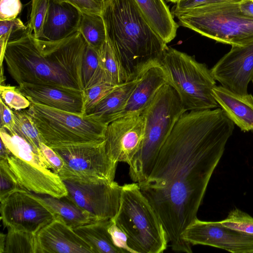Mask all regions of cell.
I'll return each mask as SVG.
<instances>
[{
	"instance_id": "6da1fadb",
	"label": "cell",
	"mask_w": 253,
	"mask_h": 253,
	"mask_svg": "<svg viewBox=\"0 0 253 253\" xmlns=\"http://www.w3.org/2000/svg\"><path fill=\"white\" fill-rule=\"evenodd\" d=\"M234 126L220 107L185 112L160 149L149 175L138 183L174 251L192 252L182 235L197 218L210 178Z\"/></svg>"
},
{
	"instance_id": "7a4b0ae2",
	"label": "cell",
	"mask_w": 253,
	"mask_h": 253,
	"mask_svg": "<svg viewBox=\"0 0 253 253\" xmlns=\"http://www.w3.org/2000/svg\"><path fill=\"white\" fill-rule=\"evenodd\" d=\"M86 42L78 32L58 41L36 38L27 29L9 40L4 56L18 85H49L83 91L82 64Z\"/></svg>"
},
{
	"instance_id": "3957f363",
	"label": "cell",
	"mask_w": 253,
	"mask_h": 253,
	"mask_svg": "<svg viewBox=\"0 0 253 253\" xmlns=\"http://www.w3.org/2000/svg\"><path fill=\"white\" fill-rule=\"evenodd\" d=\"M101 16L107 39L129 78H134L167 47L154 31L134 0H106Z\"/></svg>"
},
{
	"instance_id": "277c9868",
	"label": "cell",
	"mask_w": 253,
	"mask_h": 253,
	"mask_svg": "<svg viewBox=\"0 0 253 253\" xmlns=\"http://www.w3.org/2000/svg\"><path fill=\"white\" fill-rule=\"evenodd\" d=\"M185 109L175 89L166 84L158 91L142 113L144 138L139 150L129 165L131 180L139 183L149 175L159 153Z\"/></svg>"
},
{
	"instance_id": "5b68a950",
	"label": "cell",
	"mask_w": 253,
	"mask_h": 253,
	"mask_svg": "<svg viewBox=\"0 0 253 253\" xmlns=\"http://www.w3.org/2000/svg\"><path fill=\"white\" fill-rule=\"evenodd\" d=\"M112 219L126 235L133 253H161L167 249L166 231L138 183L122 186L119 210Z\"/></svg>"
},
{
	"instance_id": "8992f818",
	"label": "cell",
	"mask_w": 253,
	"mask_h": 253,
	"mask_svg": "<svg viewBox=\"0 0 253 253\" xmlns=\"http://www.w3.org/2000/svg\"><path fill=\"white\" fill-rule=\"evenodd\" d=\"M239 1L201 4L172 15L180 25L203 36L231 46H242L253 42V17L242 13Z\"/></svg>"
},
{
	"instance_id": "52a82bcc",
	"label": "cell",
	"mask_w": 253,
	"mask_h": 253,
	"mask_svg": "<svg viewBox=\"0 0 253 253\" xmlns=\"http://www.w3.org/2000/svg\"><path fill=\"white\" fill-rule=\"evenodd\" d=\"M159 61L166 72L168 84L176 91L187 111L219 107L212 93L216 81L206 64L169 46Z\"/></svg>"
},
{
	"instance_id": "ba28073f",
	"label": "cell",
	"mask_w": 253,
	"mask_h": 253,
	"mask_svg": "<svg viewBox=\"0 0 253 253\" xmlns=\"http://www.w3.org/2000/svg\"><path fill=\"white\" fill-rule=\"evenodd\" d=\"M26 110L44 143L51 148L105 140L107 126L84 116L34 102Z\"/></svg>"
},
{
	"instance_id": "9c48e42d",
	"label": "cell",
	"mask_w": 253,
	"mask_h": 253,
	"mask_svg": "<svg viewBox=\"0 0 253 253\" xmlns=\"http://www.w3.org/2000/svg\"><path fill=\"white\" fill-rule=\"evenodd\" d=\"M68 195L99 220L113 219L119 210L122 186L114 181L76 177L62 179Z\"/></svg>"
},
{
	"instance_id": "30bf717a",
	"label": "cell",
	"mask_w": 253,
	"mask_h": 253,
	"mask_svg": "<svg viewBox=\"0 0 253 253\" xmlns=\"http://www.w3.org/2000/svg\"><path fill=\"white\" fill-rule=\"evenodd\" d=\"M53 148L64 160L65 168L59 175L62 178L76 177L114 181L118 163L107 155L105 140Z\"/></svg>"
},
{
	"instance_id": "8fae6325",
	"label": "cell",
	"mask_w": 253,
	"mask_h": 253,
	"mask_svg": "<svg viewBox=\"0 0 253 253\" xmlns=\"http://www.w3.org/2000/svg\"><path fill=\"white\" fill-rule=\"evenodd\" d=\"M0 211L5 227L35 235L55 217L37 194L24 189L15 191L0 201Z\"/></svg>"
},
{
	"instance_id": "7c38bea8",
	"label": "cell",
	"mask_w": 253,
	"mask_h": 253,
	"mask_svg": "<svg viewBox=\"0 0 253 253\" xmlns=\"http://www.w3.org/2000/svg\"><path fill=\"white\" fill-rule=\"evenodd\" d=\"M182 238L191 245L211 246L233 253H253V236L225 227L220 221L197 218L186 228Z\"/></svg>"
},
{
	"instance_id": "4fadbf2b",
	"label": "cell",
	"mask_w": 253,
	"mask_h": 253,
	"mask_svg": "<svg viewBox=\"0 0 253 253\" xmlns=\"http://www.w3.org/2000/svg\"><path fill=\"white\" fill-rule=\"evenodd\" d=\"M145 129L143 114L127 115L109 124L105 134V148L115 162L128 165L140 149Z\"/></svg>"
},
{
	"instance_id": "5bb4252c",
	"label": "cell",
	"mask_w": 253,
	"mask_h": 253,
	"mask_svg": "<svg viewBox=\"0 0 253 253\" xmlns=\"http://www.w3.org/2000/svg\"><path fill=\"white\" fill-rule=\"evenodd\" d=\"M211 70L223 87L236 93H248V85L253 80V42L232 46Z\"/></svg>"
},
{
	"instance_id": "9a60e30c",
	"label": "cell",
	"mask_w": 253,
	"mask_h": 253,
	"mask_svg": "<svg viewBox=\"0 0 253 253\" xmlns=\"http://www.w3.org/2000/svg\"><path fill=\"white\" fill-rule=\"evenodd\" d=\"M6 160L23 189L34 193L57 198L68 195V190L62 179L51 169L24 161L11 153Z\"/></svg>"
},
{
	"instance_id": "2e32d148",
	"label": "cell",
	"mask_w": 253,
	"mask_h": 253,
	"mask_svg": "<svg viewBox=\"0 0 253 253\" xmlns=\"http://www.w3.org/2000/svg\"><path fill=\"white\" fill-rule=\"evenodd\" d=\"M35 253H94L91 246L59 217L35 235Z\"/></svg>"
},
{
	"instance_id": "e0dca14e",
	"label": "cell",
	"mask_w": 253,
	"mask_h": 253,
	"mask_svg": "<svg viewBox=\"0 0 253 253\" xmlns=\"http://www.w3.org/2000/svg\"><path fill=\"white\" fill-rule=\"evenodd\" d=\"M18 88L31 102L84 116L83 91L27 83Z\"/></svg>"
},
{
	"instance_id": "ac0fdd59",
	"label": "cell",
	"mask_w": 253,
	"mask_h": 253,
	"mask_svg": "<svg viewBox=\"0 0 253 253\" xmlns=\"http://www.w3.org/2000/svg\"><path fill=\"white\" fill-rule=\"evenodd\" d=\"M136 78L135 86L122 117L142 114L160 89L168 84L166 72L159 60L148 64L137 74Z\"/></svg>"
},
{
	"instance_id": "d6986e66",
	"label": "cell",
	"mask_w": 253,
	"mask_h": 253,
	"mask_svg": "<svg viewBox=\"0 0 253 253\" xmlns=\"http://www.w3.org/2000/svg\"><path fill=\"white\" fill-rule=\"evenodd\" d=\"M82 12L67 2L49 0L47 16L39 39L58 41L78 32Z\"/></svg>"
},
{
	"instance_id": "ffe728a7",
	"label": "cell",
	"mask_w": 253,
	"mask_h": 253,
	"mask_svg": "<svg viewBox=\"0 0 253 253\" xmlns=\"http://www.w3.org/2000/svg\"><path fill=\"white\" fill-rule=\"evenodd\" d=\"M213 97L229 118L242 131L253 133V95L233 92L221 85L212 89Z\"/></svg>"
},
{
	"instance_id": "44dd1931",
	"label": "cell",
	"mask_w": 253,
	"mask_h": 253,
	"mask_svg": "<svg viewBox=\"0 0 253 253\" xmlns=\"http://www.w3.org/2000/svg\"><path fill=\"white\" fill-rule=\"evenodd\" d=\"M136 81V76L117 86L84 116L107 126L122 117Z\"/></svg>"
},
{
	"instance_id": "7402d4cb",
	"label": "cell",
	"mask_w": 253,
	"mask_h": 253,
	"mask_svg": "<svg viewBox=\"0 0 253 253\" xmlns=\"http://www.w3.org/2000/svg\"><path fill=\"white\" fill-rule=\"evenodd\" d=\"M134 0L152 29L166 43L175 38L178 25L164 0Z\"/></svg>"
},
{
	"instance_id": "603a6c76",
	"label": "cell",
	"mask_w": 253,
	"mask_h": 253,
	"mask_svg": "<svg viewBox=\"0 0 253 253\" xmlns=\"http://www.w3.org/2000/svg\"><path fill=\"white\" fill-rule=\"evenodd\" d=\"M50 208L55 216L74 229L80 226L101 220L79 207L68 195L60 198L46 194H38Z\"/></svg>"
},
{
	"instance_id": "cb8c5ba5",
	"label": "cell",
	"mask_w": 253,
	"mask_h": 253,
	"mask_svg": "<svg viewBox=\"0 0 253 253\" xmlns=\"http://www.w3.org/2000/svg\"><path fill=\"white\" fill-rule=\"evenodd\" d=\"M111 219L101 220L73 229L92 248L94 253H122L108 231Z\"/></svg>"
},
{
	"instance_id": "d4e9b609",
	"label": "cell",
	"mask_w": 253,
	"mask_h": 253,
	"mask_svg": "<svg viewBox=\"0 0 253 253\" xmlns=\"http://www.w3.org/2000/svg\"><path fill=\"white\" fill-rule=\"evenodd\" d=\"M0 140L15 156L38 167L49 169L41 152L16 133L0 127Z\"/></svg>"
},
{
	"instance_id": "484cf974",
	"label": "cell",
	"mask_w": 253,
	"mask_h": 253,
	"mask_svg": "<svg viewBox=\"0 0 253 253\" xmlns=\"http://www.w3.org/2000/svg\"><path fill=\"white\" fill-rule=\"evenodd\" d=\"M98 52L105 82L119 85L130 80L107 39Z\"/></svg>"
},
{
	"instance_id": "4316f807",
	"label": "cell",
	"mask_w": 253,
	"mask_h": 253,
	"mask_svg": "<svg viewBox=\"0 0 253 253\" xmlns=\"http://www.w3.org/2000/svg\"><path fill=\"white\" fill-rule=\"evenodd\" d=\"M78 32L87 44L97 50L107 40L105 26L101 14L82 12Z\"/></svg>"
},
{
	"instance_id": "83f0119b",
	"label": "cell",
	"mask_w": 253,
	"mask_h": 253,
	"mask_svg": "<svg viewBox=\"0 0 253 253\" xmlns=\"http://www.w3.org/2000/svg\"><path fill=\"white\" fill-rule=\"evenodd\" d=\"M81 74L84 90L99 83L105 82L98 50L89 46L87 43L82 60Z\"/></svg>"
},
{
	"instance_id": "f1b7e54d",
	"label": "cell",
	"mask_w": 253,
	"mask_h": 253,
	"mask_svg": "<svg viewBox=\"0 0 253 253\" xmlns=\"http://www.w3.org/2000/svg\"><path fill=\"white\" fill-rule=\"evenodd\" d=\"M12 111L15 119L13 132L22 137L40 152V144L42 142L44 143V141L26 109Z\"/></svg>"
},
{
	"instance_id": "f546056e",
	"label": "cell",
	"mask_w": 253,
	"mask_h": 253,
	"mask_svg": "<svg viewBox=\"0 0 253 253\" xmlns=\"http://www.w3.org/2000/svg\"><path fill=\"white\" fill-rule=\"evenodd\" d=\"M35 234L8 228L3 253H35Z\"/></svg>"
},
{
	"instance_id": "4dcf8cb0",
	"label": "cell",
	"mask_w": 253,
	"mask_h": 253,
	"mask_svg": "<svg viewBox=\"0 0 253 253\" xmlns=\"http://www.w3.org/2000/svg\"><path fill=\"white\" fill-rule=\"evenodd\" d=\"M49 0H32L27 29L39 39L47 14Z\"/></svg>"
},
{
	"instance_id": "1f68e13d",
	"label": "cell",
	"mask_w": 253,
	"mask_h": 253,
	"mask_svg": "<svg viewBox=\"0 0 253 253\" xmlns=\"http://www.w3.org/2000/svg\"><path fill=\"white\" fill-rule=\"evenodd\" d=\"M220 222L225 227L253 236V217L239 209L231 211L227 217Z\"/></svg>"
},
{
	"instance_id": "d6a6232c",
	"label": "cell",
	"mask_w": 253,
	"mask_h": 253,
	"mask_svg": "<svg viewBox=\"0 0 253 253\" xmlns=\"http://www.w3.org/2000/svg\"><path fill=\"white\" fill-rule=\"evenodd\" d=\"M118 85L103 82L84 89V116Z\"/></svg>"
},
{
	"instance_id": "836d02e7",
	"label": "cell",
	"mask_w": 253,
	"mask_h": 253,
	"mask_svg": "<svg viewBox=\"0 0 253 253\" xmlns=\"http://www.w3.org/2000/svg\"><path fill=\"white\" fill-rule=\"evenodd\" d=\"M0 98L12 110H25L30 105V101L20 91L18 87L0 84Z\"/></svg>"
},
{
	"instance_id": "e575fe53",
	"label": "cell",
	"mask_w": 253,
	"mask_h": 253,
	"mask_svg": "<svg viewBox=\"0 0 253 253\" xmlns=\"http://www.w3.org/2000/svg\"><path fill=\"white\" fill-rule=\"evenodd\" d=\"M0 201L12 193L23 189L11 171L6 159H0Z\"/></svg>"
},
{
	"instance_id": "d590c367",
	"label": "cell",
	"mask_w": 253,
	"mask_h": 253,
	"mask_svg": "<svg viewBox=\"0 0 253 253\" xmlns=\"http://www.w3.org/2000/svg\"><path fill=\"white\" fill-rule=\"evenodd\" d=\"M40 151L49 169L59 175L66 166L63 158L53 148L43 142L40 144Z\"/></svg>"
},
{
	"instance_id": "8d00e7d4",
	"label": "cell",
	"mask_w": 253,
	"mask_h": 253,
	"mask_svg": "<svg viewBox=\"0 0 253 253\" xmlns=\"http://www.w3.org/2000/svg\"><path fill=\"white\" fill-rule=\"evenodd\" d=\"M27 29V27L18 18L0 20V42L8 43L14 35Z\"/></svg>"
},
{
	"instance_id": "74e56055",
	"label": "cell",
	"mask_w": 253,
	"mask_h": 253,
	"mask_svg": "<svg viewBox=\"0 0 253 253\" xmlns=\"http://www.w3.org/2000/svg\"><path fill=\"white\" fill-rule=\"evenodd\" d=\"M21 9L20 0H0V20L17 18Z\"/></svg>"
},
{
	"instance_id": "f35d334b",
	"label": "cell",
	"mask_w": 253,
	"mask_h": 253,
	"mask_svg": "<svg viewBox=\"0 0 253 253\" xmlns=\"http://www.w3.org/2000/svg\"><path fill=\"white\" fill-rule=\"evenodd\" d=\"M108 229L114 244L122 251V253H133L128 246L126 235L116 225L112 219Z\"/></svg>"
},
{
	"instance_id": "ab89813d",
	"label": "cell",
	"mask_w": 253,
	"mask_h": 253,
	"mask_svg": "<svg viewBox=\"0 0 253 253\" xmlns=\"http://www.w3.org/2000/svg\"><path fill=\"white\" fill-rule=\"evenodd\" d=\"M59 2H67L75 6L82 12L101 14L103 5L94 0H54Z\"/></svg>"
},
{
	"instance_id": "60d3db41",
	"label": "cell",
	"mask_w": 253,
	"mask_h": 253,
	"mask_svg": "<svg viewBox=\"0 0 253 253\" xmlns=\"http://www.w3.org/2000/svg\"><path fill=\"white\" fill-rule=\"evenodd\" d=\"M0 127H3L9 131H13L15 125L13 111L0 98Z\"/></svg>"
},
{
	"instance_id": "b9f144b4",
	"label": "cell",
	"mask_w": 253,
	"mask_h": 253,
	"mask_svg": "<svg viewBox=\"0 0 253 253\" xmlns=\"http://www.w3.org/2000/svg\"><path fill=\"white\" fill-rule=\"evenodd\" d=\"M224 0L240 1L242 0H180L173 6L171 13L173 14L201 4L217 2Z\"/></svg>"
},
{
	"instance_id": "7bdbcfd3",
	"label": "cell",
	"mask_w": 253,
	"mask_h": 253,
	"mask_svg": "<svg viewBox=\"0 0 253 253\" xmlns=\"http://www.w3.org/2000/svg\"><path fill=\"white\" fill-rule=\"evenodd\" d=\"M239 5L243 14L253 17V0H242Z\"/></svg>"
},
{
	"instance_id": "ee69618b",
	"label": "cell",
	"mask_w": 253,
	"mask_h": 253,
	"mask_svg": "<svg viewBox=\"0 0 253 253\" xmlns=\"http://www.w3.org/2000/svg\"><path fill=\"white\" fill-rule=\"evenodd\" d=\"M10 154V151L0 140V159H6Z\"/></svg>"
},
{
	"instance_id": "f6af8a7d",
	"label": "cell",
	"mask_w": 253,
	"mask_h": 253,
	"mask_svg": "<svg viewBox=\"0 0 253 253\" xmlns=\"http://www.w3.org/2000/svg\"><path fill=\"white\" fill-rule=\"evenodd\" d=\"M6 234L1 233L0 234V253H3V249L5 245Z\"/></svg>"
},
{
	"instance_id": "bcb514c9",
	"label": "cell",
	"mask_w": 253,
	"mask_h": 253,
	"mask_svg": "<svg viewBox=\"0 0 253 253\" xmlns=\"http://www.w3.org/2000/svg\"><path fill=\"white\" fill-rule=\"evenodd\" d=\"M95 0V1H96L97 2L100 3V4L101 5H103V3L106 0Z\"/></svg>"
},
{
	"instance_id": "7dc6e473",
	"label": "cell",
	"mask_w": 253,
	"mask_h": 253,
	"mask_svg": "<svg viewBox=\"0 0 253 253\" xmlns=\"http://www.w3.org/2000/svg\"><path fill=\"white\" fill-rule=\"evenodd\" d=\"M167 1L176 3L177 2H178L180 0H166Z\"/></svg>"
},
{
	"instance_id": "c3c4849f",
	"label": "cell",
	"mask_w": 253,
	"mask_h": 253,
	"mask_svg": "<svg viewBox=\"0 0 253 253\" xmlns=\"http://www.w3.org/2000/svg\"><path fill=\"white\" fill-rule=\"evenodd\" d=\"M252 83H253V80H252Z\"/></svg>"
}]
</instances>
